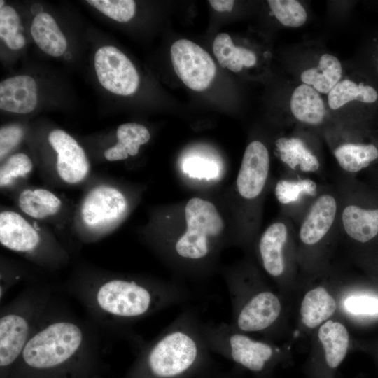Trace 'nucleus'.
<instances>
[{"label": "nucleus", "instance_id": "7ed1b4c3", "mask_svg": "<svg viewBox=\"0 0 378 378\" xmlns=\"http://www.w3.org/2000/svg\"><path fill=\"white\" fill-rule=\"evenodd\" d=\"M192 309L181 313L143 345L124 378H194L206 372L212 354Z\"/></svg>", "mask_w": 378, "mask_h": 378}, {"label": "nucleus", "instance_id": "dca6fc26", "mask_svg": "<svg viewBox=\"0 0 378 378\" xmlns=\"http://www.w3.org/2000/svg\"><path fill=\"white\" fill-rule=\"evenodd\" d=\"M288 237V228L283 222L272 223L262 234L258 250L262 266L273 277L280 276L284 272V248Z\"/></svg>", "mask_w": 378, "mask_h": 378}, {"label": "nucleus", "instance_id": "f3484780", "mask_svg": "<svg viewBox=\"0 0 378 378\" xmlns=\"http://www.w3.org/2000/svg\"><path fill=\"white\" fill-rule=\"evenodd\" d=\"M342 223L348 236L365 243L378 234V209H366L355 204L347 205L342 213Z\"/></svg>", "mask_w": 378, "mask_h": 378}, {"label": "nucleus", "instance_id": "e433bc0d", "mask_svg": "<svg viewBox=\"0 0 378 378\" xmlns=\"http://www.w3.org/2000/svg\"><path fill=\"white\" fill-rule=\"evenodd\" d=\"M209 2L218 12L231 11L234 4L232 0H211Z\"/></svg>", "mask_w": 378, "mask_h": 378}, {"label": "nucleus", "instance_id": "5701e85b", "mask_svg": "<svg viewBox=\"0 0 378 378\" xmlns=\"http://www.w3.org/2000/svg\"><path fill=\"white\" fill-rule=\"evenodd\" d=\"M342 74L340 60L328 53L323 54L316 67L304 70L300 76L304 84L312 86L318 92L326 94L340 81Z\"/></svg>", "mask_w": 378, "mask_h": 378}, {"label": "nucleus", "instance_id": "423d86ee", "mask_svg": "<svg viewBox=\"0 0 378 378\" xmlns=\"http://www.w3.org/2000/svg\"><path fill=\"white\" fill-rule=\"evenodd\" d=\"M201 330L211 353L253 372H262L279 351L266 342L253 340L229 323L202 321Z\"/></svg>", "mask_w": 378, "mask_h": 378}, {"label": "nucleus", "instance_id": "7c9ffc66", "mask_svg": "<svg viewBox=\"0 0 378 378\" xmlns=\"http://www.w3.org/2000/svg\"><path fill=\"white\" fill-rule=\"evenodd\" d=\"M316 190V182L309 178L281 179L276 183L274 193L280 203L288 204L298 201L302 195H314Z\"/></svg>", "mask_w": 378, "mask_h": 378}, {"label": "nucleus", "instance_id": "473e14b6", "mask_svg": "<svg viewBox=\"0 0 378 378\" xmlns=\"http://www.w3.org/2000/svg\"><path fill=\"white\" fill-rule=\"evenodd\" d=\"M101 13L120 22L130 21L134 15L136 4L132 0H88Z\"/></svg>", "mask_w": 378, "mask_h": 378}, {"label": "nucleus", "instance_id": "a211bd4d", "mask_svg": "<svg viewBox=\"0 0 378 378\" xmlns=\"http://www.w3.org/2000/svg\"><path fill=\"white\" fill-rule=\"evenodd\" d=\"M31 34L36 45L46 54L59 57L64 53L67 42L55 19L47 13L37 14L31 25Z\"/></svg>", "mask_w": 378, "mask_h": 378}, {"label": "nucleus", "instance_id": "393cba45", "mask_svg": "<svg viewBox=\"0 0 378 378\" xmlns=\"http://www.w3.org/2000/svg\"><path fill=\"white\" fill-rule=\"evenodd\" d=\"M336 302L326 288L317 287L309 290L301 304L302 323L314 328L330 318L336 309Z\"/></svg>", "mask_w": 378, "mask_h": 378}, {"label": "nucleus", "instance_id": "f03ea898", "mask_svg": "<svg viewBox=\"0 0 378 378\" xmlns=\"http://www.w3.org/2000/svg\"><path fill=\"white\" fill-rule=\"evenodd\" d=\"M97 329L52 302L7 378H99Z\"/></svg>", "mask_w": 378, "mask_h": 378}, {"label": "nucleus", "instance_id": "6ab92c4d", "mask_svg": "<svg viewBox=\"0 0 378 378\" xmlns=\"http://www.w3.org/2000/svg\"><path fill=\"white\" fill-rule=\"evenodd\" d=\"M290 106L294 117L302 122L318 125L324 119V102L319 93L308 85L303 83L294 90Z\"/></svg>", "mask_w": 378, "mask_h": 378}, {"label": "nucleus", "instance_id": "c85d7f7f", "mask_svg": "<svg viewBox=\"0 0 378 378\" xmlns=\"http://www.w3.org/2000/svg\"><path fill=\"white\" fill-rule=\"evenodd\" d=\"M20 17L10 6L0 8V37L11 50H19L26 43L24 36L19 32Z\"/></svg>", "mask_w": 378, "mask_h": 378}, {"label": "nucleus", "instance_id": "4468645a", "mask_svg": "<svg viewBox=\"0 0 378 378\" xmlns=\"http://www.w3.org/2000/svg\"><path fill=\"white\" fill-rule=\"evenodd\" d=\"M337 210L335 197L330 194L319 195L304 217L299 230L302 243L314 245L320 241L332 226Z\"/></svg>", "mask_w": 378, "mask_h": 378}, {"label": "nucleus", "instance_id": "20e7f679", "mask_svg": "<svg viewBox=\"0 0 378 378\" xmlns=\"http://www.w3.org/2000/svg\"><path fill=\"white\" fill-rule=\"evenodd\" d=\"M52 289L27 287L0 311V375L7 378L50 307Z\"/></svg>", "mask_w": 378, "mask_h": 378}, {"label": "nucleus", "instance_id": "cd10ccee", "mask_svg": "<svg viewBox=\"0 0 378 378\" xmlns=\"http://www.w3.org/2000/svg\"><path fill=\"white\" fill-rule=\"evenodd\" d=\"M334 156L344 170L355 173L378 158V148L373 144H344L335 149Z\"/></svg>", "mask_w": 378, "mask_h": 378}, {"label": "nucleus", "instance_id": "9b49d317", "mask_svg": "<svg viewBox=\"0 0 378 378\" xmlns=\"http://www.w3.org/2000/svg\"><path fill=\"white\" fill-rule=\"evenodd\" d=\"M94 69L100 84L115 94L127 96L136 92L139 77L130 59L117 48L106 46L94 55Z\"/></svg>", "mask_w": 378, "mask_h": 378}, {"label": "nucleus", "instance_id": "1a4fd4ad", "mask_svg": "<svg viewBox=\"0 0 378 378\" xmlns=\"http://www.w3.org/2000/svg\"><path fill=\"white\" fill-rule=\"evenodd\" d=\"M127 209V199L116 188L101 185L90 190L79 210L85 240H94L108 232L120 220Z\"/></svg>", "mask_w": 378, "mask_h": 378}, {"label": "nucleus", "instance_id": "9d476101", "mask_svg": "<svg viewBox=\"0 0 378 378\" xmlns=\"http://www.w3.org/2000/svg\"><path fill=\"white\" fill-rule=\"evenodd\" d=\"M171 58L176 75L189 88L202 91L216 75V65L209 55L197 44L180 39L171 47Z\"/></svg>", "mask_w": 378, "mask_h": 378}, {"label": "nucleus", "instance_id": "39448f33", "mask_svg": "<svg viewBox=\"0 0 378 378\" xmlns=\"http://www.w3.org/2000/svg\"><path fill=\"white\" fill-rule=\"evenodd\" d=\"M186 229L169 244V256L186 270L206 268L217 251L223 220L215 205L204 199L192 197L186 204Z\"/></svg>", "mask_w": 378, "mask_h": 378}, {"label": "nucleus", "instance_id": "c9c22d12", "mask_svg": "<svg viewBox=\"0 0 378 378\" xmlns=\"http://www.w3.org/2000/svg\"><path fill=\"white\" fill-rule=\"evenodd\" d=\"M24 132L18 125L2 127L0 130V158L2 160L22 140Z\"/></svg>", "mask_w": 378, "mask_h": 378}, {"label": "nucleus", "instance_id": "58836bf2", "mask_svg": "<svg viewBox=\"0 0 378 378\" xmlns=\"http://www.w3.org/2000/svg\"><path fill=\"white\" fill-rule=\"evenodd\" d=\"M4 2H5V1H3V0H1V1H0V8H3V7L4 6Z\"/></svg>", "mask_w": 378, "mask_h": 378}, {"label": "nucleus", "instance_id": "2f4dec72", "mask_svg": "<svg viewBox=\"0 0 378 378\" xmlns=\"http://www.w3.org/2000/svg\"><path fill=\"white\" fill-rule=\"evenodd\" d=\"M33 169V163L28 155L18 153L10 155L1 166V188L12 185L17 179L25 177Z\"/></svg>", "mask_w": 378, "mask_h": 378}, {"label": "nucleus", "instance_id": "f257e3e1", "mask_svg": "<svg viewBox=\"0 0 378 378\" xmlns=\"http://www.w3.org/2000/svg\"><path fill=\"white\" fill-rule=\"evenodd\" d=\"M64 290L80 302L97 328L119 333L192 297L188 289L174 283L92 272L75 276Z\"/></svg>", "mask_w": 378, "mask_h": 378}, {"label": "nucleus", "instance_id": "72a5a7b5", "mask_svg": "<svg viewBox=\"0 0 378 378\" xmlns=\"http://www.w3.org/2000/svg\"><path fill=\"white\" fill-rule=\"evenodd\" d=\"M183 172L192 178H216L218 174V167L216 162L198 157L186 159L183 164Z\"/></svg>", "mask_w": 378, "mask_h": 378}, {"label": "nucleus", "instance_id": "6e6552de", "mask_svg": "<svg viewBox=\"0 0 378 378\" xmlns=\"http://www.w3.org/2000/svg\"><path fill=\"white\" fill-rule=\"evenodd\" d=\"M232 304L230 325L244 332L268 330L279 318L281 305L278 297L267 290L247 293L234 281L226 279Z\"/></svg>", "mask_w": 378, "mask_h": 378}, {"label": "nucleus", "instance_id": "c756f323", "mask_svg": "<svg viewBox=\"0 0 378 378\" xmlns=\"http://www.w3.org/2000/svg\"><path fill=\"white\" fill-rule=\"evenodd\" d=\"M267 3L276 19L286 27H301L307 19V12L298 1L269 0Z\"/></svg>", "mask_w": 378, "mask_h": 378}, {"label": "nucleus", "instance_id": "4c0bfd02", "mask_svg": "<svg viewBox=\"0 0 378 378\" xmlns=\"http://www.w3.org/2000/svg\"><path fill=\"white\" fill-rule=\"evenodd\" d=\"M197 378H232L229 373L227 374H209L206 372L200 375Z\"/></svg>", "mask_w": 378, "mask_h": 378}, {"label": "nucleus", "instance_id": "aec40b11", "mask_svg": "<svg viewBox=\"0 0 378 378\" xmlns=\"http://www.w3.org/2000/svg\"><path fill=\"white\" fill-rule=\"evenodd\" d=\"M117 143L106 149L104 155L108 161H118L136 155L141 145L150 137L148 129L138 123L128 122L120 125L116 131Z\"/></svg>", "mask_w": 378, "mask_h": 378}, {"label": "nucleus", "instance_id": "4be33fe9", "mask_svg": "<svg viewBox=\"0 0 378 378\" xmlns=\"http://www.w3.org/2000/svg\"><path fill=\"white\" fill-rule=\"evenodd\" d=\"M213 52L219 64L233 72H239L244 66L252 67L257 62L253 51L235 46L226 33H220L215 37Z\"/></svg>", "mask_w": 378, "mask_h": 378}, {"label": "nucleus", "instance_id": "2eb2a0df", "mask_svg": "<svg viewBox=\"0 0 378 378\" xmlns=\"http://www.w3.org/2000/svg\"><path fill=\"white\" fill-rule=\"evenodd\" d=\"M37 88L34 79L20 75L0 83L1 109L16 113H29L37 104Z\"/></svg>", "mask_w": 378, "mask_h": 378}, {"label": "nucleus", "instance_id": "412c9836", "mask_svg": "<svg viewBox=\"0 0 378 378\" xmlns=\"http://www.w3.org/2000/svg\"><path fill=\"white\" fill-rule=\"evenodd\" d=\"M18 204L23 213L37 220L56 215L62 207L60 199L44 188L23 190L18 196Z\"/></svg>", "mask_w": 378, "mask_h": 378}, {"label": "nucleus", "instance_id": "0eeeda50", "mask_svg": "<svg viewBox=\"0 0 378 378\" xmlns=\"http://www.w3.org/2000/svg\"><path fill=\"white\" fill-rule=\"evenodd\" d=\"M0 243L7 249L50 267L66 260L64 251L46 243L29 221L13 211H2L0 214Z\"/></svg>", "mask_w": 378, "mask_h": 378}, {"label": "nucleus", "instance_id": "a878e982", "mask_svg": "<svg viewBox=\"0 0 378 378\" xmlns=\"http://www.w3.org/2000/svg\"><path fill=\"white\" fill-rule=\"evenodd\" d=\"M318 335L325 350L328 365L337 368L346 354L349 344L346 328L341 323L329 320L321 326Z\"/></svg>", "mask_w": 378, "mask_h": 378}, {"label": "nucleus", "instance_id": "f704fd0d", "mask_svg": "<svg viewBox=\"0 0 378 378\" xmlns=\"http://www.w3.org/2000/svg\"><path fill=\"white\" fill-rule=\"evenodd\" d=\"M346 310L353 314H378V299L367 295H352L344 302Z\"/></svg>", "mask_w": 378, "mask_h": 378}, {"label": "nucleus", "instance_id": "f8f14e48", "mask_svg": "<svg viewBox=\"0 0 378 378\" xmlns=\"http://www.w3.org/2000/svg\"><path fill=\"white\" fill-rule=\"evenodd\" d=\"M48 141L57 153L56 169L66 183L82 182L90 172V162L85 150L76 140L62 130H54Z\"/></svg>", "mask_w": 378, "mask_h": 378}, {"label": "nucleus", "instance_id": "bb28decb", "mask_svg": "<svg viewBox=\"0 0 378 378\" xmlns=\"http://www.w3.org/2000/svg\"><path fill=\"white\" fill-rule=\"evenodd\" d=\"M353 101L375 104L378 101V91L370 84L344 80L340 81L328 95V105L332 109H337Z\"/></svg>", "mask_w": 378, "mask_h": 378}, {"label": "nucleus", "instance_id": "ddd939ff", "mask_svg": "<svg viewBox=\"0 0 378 378\" xmlns=\"http://www.w3.org/2000/svg\"><path fill=\"white\" fill-rule=\"evenodd\" d=\"M270 170L267 147L259 141L251 142L244 151L236 181L239 194L246 200L258 197L264 189Z\"/></svg>", "mask_w": 378, "mask_h": 378}, {"label": "nucleus", "instance_id": "b1692460", "mask_svg": "<svg viewBox=\"0 0 378 378\" xmlns=\"http://www.w3.org/2000/svg\"><path fill=\"white\" fill-rule=\"evenodd\" d=\"M281 161L292 169L314 172L320 167L316 156L297 137H281L276 141Z\"/></svg>", "mask_w": 378, "mask_h": 378}, {"label": "nucleus", "instance_id": "ea45409f", "mask_svg": "<svg viewBox=\"0 0 378 378\" xmlns=\"http://www.w3.org/2000/svg\"><path fill=\"white\" fill-rule=\"evenodd\" d=\"M376 72L378 76V58L377 59V63H376Z\"/></svg>", "mask_w": 378, "mask_h": 378}]
</instances>
